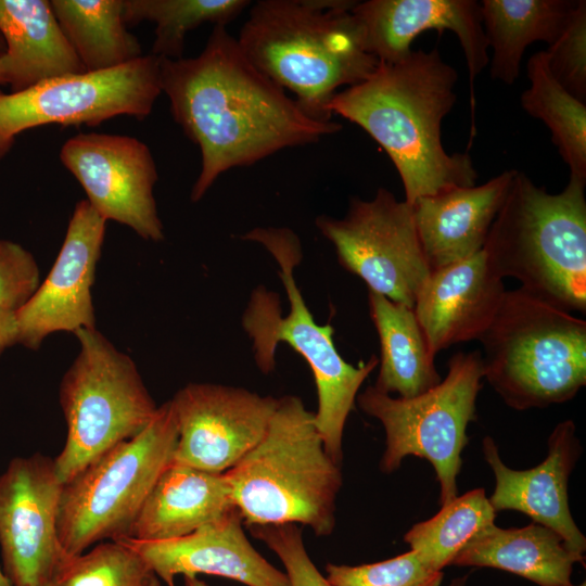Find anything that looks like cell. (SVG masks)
<instances>
[{
  "mask_svg": "<svg viewBox=\"0 0 586 586\" xmlns=\"http://www.w3.org/2000/svg\"><path fill=\"white\" fill-rule=\"evenodd\" d=\"M237 509L180 538H120L135 549L167 586L176 575L208 574L246 586H291L286 573L269 563L250 543ZM117 540V539H116Z\"/></svg>",
  "mask_w": 586,
  "mask_h": 586,
  "instance_id": "obj_19",
  "label": "cell"
},
{
  "mask_svg": "<svg viewBox=\"0 0 586 586\" xmlns=\"http://www.w3.org/2000/svg\"><path fill=\"white\" fill-rule=\"evenodd\" d=\"M315 224L339 264L370 292L413 308L431 270L410 204L381 187L371 200L351 198L344 217L320 215Z\"/></svg>",
  "mask_w": 586,
  "mask_h": 586,
  "instance_id": "obj_12",
  "label": "cell"
},
{
  "mask_svg": "<svg viewBox=\"0 0 586 586\" xmlns=\"http://www.w3.org/2000/svg\"><path fill=\"white\" fill-rule=\"evenodd\" d=\"M547 448L538 466L513 470L501 460L495 441L485 436L482 450L495 476L488 500L496 512L519 511L555 531L572 551L584 556L586 537L571 514L568 497L569 477L582 454L575 423L569 419L559 422L547 440Z\"/></svg>",
  "mask_w": 586,
  "mask_h": 586,
  "instance_id": "obj_18",
  "label": "cell"
},
{
  "mask_svg": "<svg viewBox=\"0 0 586 586\" xmlns=\"http://www.w3.org/2000/svg\"><path fill=\"white\" fill-rule=\"evenodd\" d=\"M42 586H59L58 583H51V584H47V585H42Z\"/></svg>",
  "mask_w": 586,
  "mask_h": 586,
  "instance_id": "obj_41",
  "label": "cell"
},
{
  "mask_svg": "<svg viewBox=\"0 0 586 586\" xmlns=\"http://www.w3.org/2000/svg\"><path fill=\"white\" fill-rule=\"evenodd\" d=\"M353 0H259L238 43L253 65L311 118L329 122V104L342 86L368 78L379 60L368 53Z\"/></svg>",
  "mask_w": 586,
  "mask_h": 586,
  "instance_id": "obj_3",
  "label": "cell"
},
{
  "mask_svg": "<svg viewBox=\"0 0 586 586\" xmlns=\"http://www.w3.org/2000/svg\"><path fill=\"white\" fill-rule=\"evenodd\" d=\"M105 227L106 220L87 200L75 205L50 272L15 311L18 344L36 351L51 333L95 328L91 289Z\"/></svg>",
  "mask_w": 586,
  "mask_h": 586,
  "instance_id": "obj_16",
  "label": "cell"
},
{
  "mask_svg": "<svg viewBox=\"0 0 586 586\" xmlns=\"http://www.w3.org/2000/svg\"><path fill=\"white\" fill-rule=\"evenodd\" d=\"M15 344H18L15 311L0 309V356L7 348Z\"/></svg>",
  "mask_w": 586,
  "mask_h": 586,
  "instance_id": "obj_36",
  "label": "cell"
},
{
  "mask_svg": "<svg viewBox=\"0 0 586 586\" xmlns=\"http://www.w3.org/2000/svg\"><path fill=\"white\" fill-rule=\"evenodd\" d=\"M170 403L178 429L171 463L221 474L264 437L278 398L243 387L189 383Z\"/></svg>",
  "mask_w": 586,
  "mask_h": 586,
  "instance_id": "obj_15",
  "label": "cell"
},
{
  "mask_svg": "<svg viewBox=\"0 0 586 586\" xmlns=\"http://www.w3.org/2000/svg\"><path fill=\"white\" fill-rule=\"evenodd\" d=\"M586 181L557 194L517 170L482 249L502 280L568 310L586 311Z\"/></svg>",
  "mask_w": 586,
  "mask_h": 586,
  "instance_id": "obj_6",
  "label": "cell"
},
{
  "mask_svg": "<svg viewBox=\"0 0 586 586\" xmlns=\"http://www.w3.org/2000/svg\"><path fill=\"white\" fill-rule=\"evenodd\" d=\"M54 460L36 453L13 458L0 474V549L12 586L56 583L67 556L58 537L63 489Z\"/></svg>",
  "mask_w": 586,
  "mask_h": 586,
  "instance_id": "obj_13",
  "label": "cell"
},
{
  "mask_svg": "<svg viewBox=\"0 0 586 586\" xmlns=\"http://www.w3.org/2000/svg\"><path fill=\"white\" fill-rule=\"evenodd\" d=\"M370 318L380 342L374 387L411 398L436 386L441 375L412 307L368 292Z\"/></svg>",
  "mask_w": 586,
  "mask_h": 586,
  "instance_id": "obj_25",
  "label": "cell"
},
{
  "mask_svg": "<svg viewBox=\"0 0 586 586\" xmlns=\"http://www.w3.org/2000/svg\"><path fill=\"white\" fill-rule=\"evenodd\" d=\"M326 571L332 586H441L444 578L443 571L429 568L412 550L374 563H328Z\"/></svg>",
  "mask_w": 586,
  "mask_h": 586,
  "instance_id": "obj_32",
  "label": "cell"
},
{
  "mask_svg": "<svg viewBox=\"0 0 586 586\" xmlns=\"http://www.w3.org/2000/svg\"><path fill=\"white\" fill-rule=\"evenodd\" d=\"M282 561L291 586H332L309 558L297 524L249 526Z\"/></svg>",
  "mask_w": 586,
  "mask_h": 586,
  "instance_id": "obj_34",
  "label": "cell"
},
{
  "mask_svg": "<svg viewBox=\"0 0 586 586\" xmlns=\"http://www.w3.org/2000/svg\"><path fill=\"white\" fill-rule=\"evenodd\" d=\"M59 586H162L149 563L123 540H105L67 557Z\"/></svg>",
  "mask_w": 586,
  "mask_h": 586,
  "instance_id": "obj_31",
  "label": "cell"
},
{
  "mask_svg": "<svg viewBox=\"0 0 586 586\" xmlns=\"http://www.w3.org/2000/svg\"><path fill=\"white\" fill-rule=\"evenodd\" d=\"M468 578H469L468 574L456 577L448 584V586H466Z\"/></svg>",
  "mask_w": 586,
  "mask_h": 586,
  "instance_id": "obj_38",
  "label": "cell"
},
{
  "mask_svg": "<svg viewBox=\"0 0 586 586\" xmlns=\"http://www.w3.org/2000/svg\"><path fill=\"white\" fill-rule=\"evenodd\" d=\"M456 69L436 48L379 62L365 80L337 91L329 111L361 127L385 151L402 179L405 201L475 186L469 153L449 154L442 122L456 102Z\"/></svg>",
  "mask_w": 586,
  "mask_h": 586,
  "instance_id": "obj_2",
  "label": "cell"
},
{
  "mask_svg": "<svg viewBox=\"0 0 586 586\" xmlns=\"http://www.w3.org/2000/svg\"><path fill=\"white\" fill-rule=\"evenodd\" d=\"M178 440L170 400L135 437L119 443L63 485L56 530L67 557L105 540L131 537L137 518Z\"/></svg>",
  "mask_w": 586,
  "mask_h": 586,
  "instance_id": "obj_8",
  "label": "cell"
},
{
  "mask_svg": "<svg viewBox=\"0 0 586 586\" xmlns=\"http://www.w3.org/2000/svg\"><path fill=\"white\" fill-rule=\"evenodd\" d=\"M234 509L224 473H209L170 463L143 505L131 538H180L224 518Z\"/></svg>",
  "mask_w": 586,
  "mask_h": 586,
  "instance_id": "obj_23",
  "label": "cell"
},
{
  "mask_svg": "<svg viewBox=\"0 0 586 586\" xmlns=\"http://www.w3.org/2000/svg\"><path fill=\"white\" fill-rule=\"evenodd\" d=\"M124 0H52L53 13L86 72L119 67L142 56L123 17Z\"/></svg>",
  "mask_w": 586,
  "mask_h": 586,
  "instance_id": "obj_27",
  "label": "cell"
},
{
  "mask_svg": "<svg viewBox=\"0 0 586 586\" xmlns=\"http://www.w3.org/2000/svg\"><path fill=\"white\" fill-rule=\"evenodd\" d=\"M436 386L411 398L392 397L373 385L357 395L359 408L379 420L385 432L380 470L392 473L407 456L426 459L440 483V504L457 496L467 428L476 421V399L484 379L480 351L457 352Z\"/></svg>",
  "mask_w": 586,
  "mask_h": 586,
  "instance_id": "obj_10",
  "label": "cell"
},
{
  "mask_svg": "<svg viewBox=\"0 0 586 586\" xmlns=\"http://www.w3.org/2000/svg\"><path fill=\"white\" fill-rule=\"evenodd\" d=\"M584 562L585 557L572 551L558 533L533 522L522 527H485L451 564L499 569L539 586H571L573 565Z\"/></svg>",
  "mask_w": 586,
  "mask_h": 586,
  "instance_id": "obj_24",
  "label": "cell"
},
{
  "mask_svg": "<svg viewBox=\"0 0 586 586\" xmlns=\"http://www.w3.org/2000/svg\"><path fill=\"white\" fill-rule=\"evenodd\" d=\"M60 160L106 221L125 225L144 240L164 239L153 192L158 174L144 142L126 135L78 133L63 143Z\"/></svg>",
  "mask_w": 586,
  "mask_h": 586,
  "instance_id": "obj_14",
  "label": "cell"
},
{
  "mask_svg": "<svg viewBox=\"0 0 586 586\" xmlns=\"http://www.w3.org/2000/svg\"><path fill=\"white\" fill-rule=\"evenodd\" d=\"M482 24L493 50L489 74L513 85L527 46L551 44L565 27L577 0H483Z\"/></svg>",
  "mask_w": 586,
  "mask_h": 586,
  "instance_id": "obj_26",
  "label": "cell"
},
{
  "mask_svg": "<svg viewBox=\"0 0 586 586\" xmlns=\"http://www.w3.org/2000/svg\"><path fill=\"white\" fill-rule=\"evenodd\" d=\"M526 72L531 85L521 94L523 110L549 128L570 176L586 181V104L555 79L545 50L528 59Z\"/></svg>",
  "mask_w": 586,
  "mask_h": 586,
  "instance_id": "obj_28",
  "label": "cell"
},
{
  "mask_svg": "<svg viewBox=\"0 0 586 586\" xmlns=\"http://www.w3.org/2000/svg\"><path fill=\"white\" fill-rule=\"evenodd\" d=\"M496 513L485 491L474 488L412 525L404 540L424 564L443 571L479 532L495 524Z\"/></svg>",
  "mask_w": 586,
  "mask_h": 586,
  "instance_id": "obj_29",
  "label": "cell"
},
{
  "mask_svg": "<svg viewBox=\"0 0 586 586\" xmlns=\"http://www.w3.org/2000/svg\"><path fill=\"white\" fill-rule=\"evenodd\" d=\"M79 353L60 385L66 440L55 457L65 484L98 457L144 430L158 406L135 361L101 332L80 329Z\"/></svg>",
  "mask_w": 586,
  "mask_h": 586,
  "instance_id": "obj_9",
  "label": "cell"
},
{
  "mask_svg": "<svg viewBox=\"0 0 586 586\" xmlns=\"http://www.w3.org/2000/svg\"><path fill=\"white\" fill-rule=\"evenodd\" d=\"M517 169L487 182L418 199L411 206L419 241L431 271L481 252Z\"/></svg>",
  "mask_w": 586,
  "mask_h": 586,
  "instance_id": "obj_21",
  "label": "cell"
},
{
  "mask_svg": "<svg viewBox=\"0 0 586 586\" xmlns=\"http://www.w3.org/2000/svg\"><path fill=\"white\" fill-rule=\"evenodd\" d=\"M506 291L504 280L492 270L483 251L431 271L413 310L432 354L457 343L480 341Z\"/></svg>",
  "mask_w": 586,
  "mask_h": 586,
  "instance_id": "obj_20",
  "label": "cell"
},
{
  "mask_svg": "<svg viewBox=\"0 0 586 586\" xmlns=\"http://www.w3.org/2000/svg\"><path fill=\"white\" fill-rule=\"evenodd\" d=\"M242 239L260 243L277 260L289 302L283 316L278 294L263 286L252 292L242 326L252 340L256 365L262 372H271L280 343L288 344L305 359L317 388L316 426L326 451L341 466L347 418L360 386L379 365V358L372 355L358 366L347 362L335 347L332 326L316 322L295 281L294 268L302 259V246L292 230L256 228Z\"/></svg>",
  "mask_w": 586,
  "mask_h": 586,
  "instance_id": "obj_4",
  "label": "cell"
},
{
  "mask_svg": "<svg viewBox=\"0 0 586 586\" xmlns=\"http://www.w3.org/2000/svg\"><path fill=\"white\" fill-rule=\"evenodd\" d=\"M249 5V0H124L123 17L127 26L154 23L152 54L177 60L189 31L205 23L227 26Z\"/></svg>",
  "mask_w": 586,
  "mask_h": 586,
  "instance_id": "obj_30",
  "label": "cell"
},
{
  "mask_svg": "<svg viewBox=\"0 0 586 586\" xmlns=\"http://www.w3.org/2000/svg\"><path fill=\"white\" fill-rule=\"evenodd\" d=\"M160 63L148 54L107 71L58 77L17 92L0 90V160L31 128L94 127L120 115L144 119L162 93Z\"/></svg>",
  "mask_w": 586,
  "mask_h": 586,
  "instance_id": "obj_11",
  "label": "cell"
},
{
  "mask_svg": "<svg viewBox=\"0 0 586 586\" xmlns=\"http://www.w3.org/2000/svg\"><path fill=\"white\" fill-rule=\"evenodd\" d=\"M480 342L484 378L512 409L565 403L586 384V321L521 286Z\"/></svg>",
  "mask_w": 586,
  "mask_h": 586,
  "instance_id": "obj_7",
  "label": "cell"
},
{
  "mask_svg": "<svg viewBox=\"0 0 586 586\" xmlns=\"http://www.w3.org/2000/svg\"><path fill=\"white\" fill-rule=\"evenodd\" d=\"M184 586H208L196 576H184Z\"/></svg>",
  "mask_w": 586,
  "mask_h": 586,
  "instance_id": "obj_37",
  "label": "cell"
},
{
  "mask_svg": "<svg viewBox=\"0 0 586 586\" xmlns=\"http://www.w3.org/2000/svg\"><path fill=\"white\" fill-rule=\"evenodd\" d=\"M160 59L161 89L170 114L201 151L192 202L231 168L316 143L342 129L334 120L309 117L253 65L226 25L213 27L199 55Z\"/></svg>",
  "mask_w": 586,
  "mask_h": 586,
  "instance_id": "obj_1",
  "label": "cell"
},
{
  "mask_svg": "<svg viewBox=\"0 0 586 586\" xmlns=\"http://www.w3.org/2000/svg\"><path fill=\"white\" fill-rule=\"evenodd\" d=\"M0 85L11 92L42 81L86 73L65 37L50 1L0 0Z\"/></svg>",
  "mask_w": 586,
  "mask_h": 586,
  "instance_id": "obj_22",
  "label": "cell"
},
{
  "mask_svg": "<svg viewBox=\"0 0 586 586\" xmlns=\"http://www.w3.org/2000/svg\"><path fill=\"white\" fill-rule=\"evenodd\" d=\"M555 79L586 104V1L577 3L559 37L545 50Z\"/></svg>",
  "mask_w": 586,
  "mask_h": 586,
  "instance_id": "obj_33",
  "label": "cell"
},
{
  "mask_svg": "<svg viewBox=\"0 0 586 586\" xmlns=\"http://www.w3.org/2000/svg\"><path fill=\"white\" fill-rule=\"evenodd\" d=\"M571 586H586V583L583 582V583H581V584H578V585H573V584H572Z\"/></svg>",
  "mask_w": 586,
  "mask_h": 586,
  "instance_id": "obj_42",
  "label": "cell"
},
{
  "mask_svg": "<svg viewBox=\"0 0 586 586\" xmlns=\"http://www.w3.org/2000/svg\"><path fill=\"white\" fill-rule=\"evenodd\" d=\"M340 468L326 451L315 412L286 395L260 442L224 474L247 526L301 524L323 537L335 526Z\"/></svg>",
  "mask_w": 586,
  "mask_h": 586,
  "instance_id": "obj_5",
  "label": "cell"
},
{
  "mask_svg": "<svg viewBox=\"0 0 586 586\" xmlns=\"http://www.w3.org/2000/svg\"><path fill=\"white\" fill-rule=\"evenodd\" d=\"M365 50L379 62L396 63L411 53V42L423 31H454L469 72L471 139L474 136V81L489 62L475 0H368L352 8Z\"/></svg>",
  "mask_w": 586,
  "mask_h": 586,
  "instance_id": "obj_17",
  "label": "cell"
},
{
  "mask_svg": "<svg viewBox=\"0 0 586 586\" xmlns=\"http://www.w3.org/2000/svg\"><path fill=\"white\" fill-rule=\"evenodd\" d=\"M4 49H5L4 40L0 34V55L4 52Z\"/></svg>",
  "mask_w": 586,
  "mask_h": 586,
  "instance_id": "obj_40",
  "label": "cell"
},
{
  "mask_svg": "<svg viewBox=\"0 0 586 586\" xmlns=\"http://www.w3.org/2000/svg\"><path fill=\"white\" fill-rule=\"evenodd\" d=\"M0 586H12L7 576L4 575L2 569L0 568Z\"/></svg>",
  "mask_w": 586,
  "mask_h": 586,
  "instance_id": "obj_39",
  "label": "cell"
},
{
  "mask_svg": "<svg viewBox=\"0 0 586 586\" xmlns=\"http://www.w3.org/2000/svg\"><path fill=\"white\" fill-rule=\"evenodd\" d=\"M40 282V270L33 254L16 242L0 239V309L18 310Z\"/></svg>",
  "mask_w": 586,
  "mask_h": 586,
  "instance_id": "obj_35",
  "label": "cell"
}]
</instances>
